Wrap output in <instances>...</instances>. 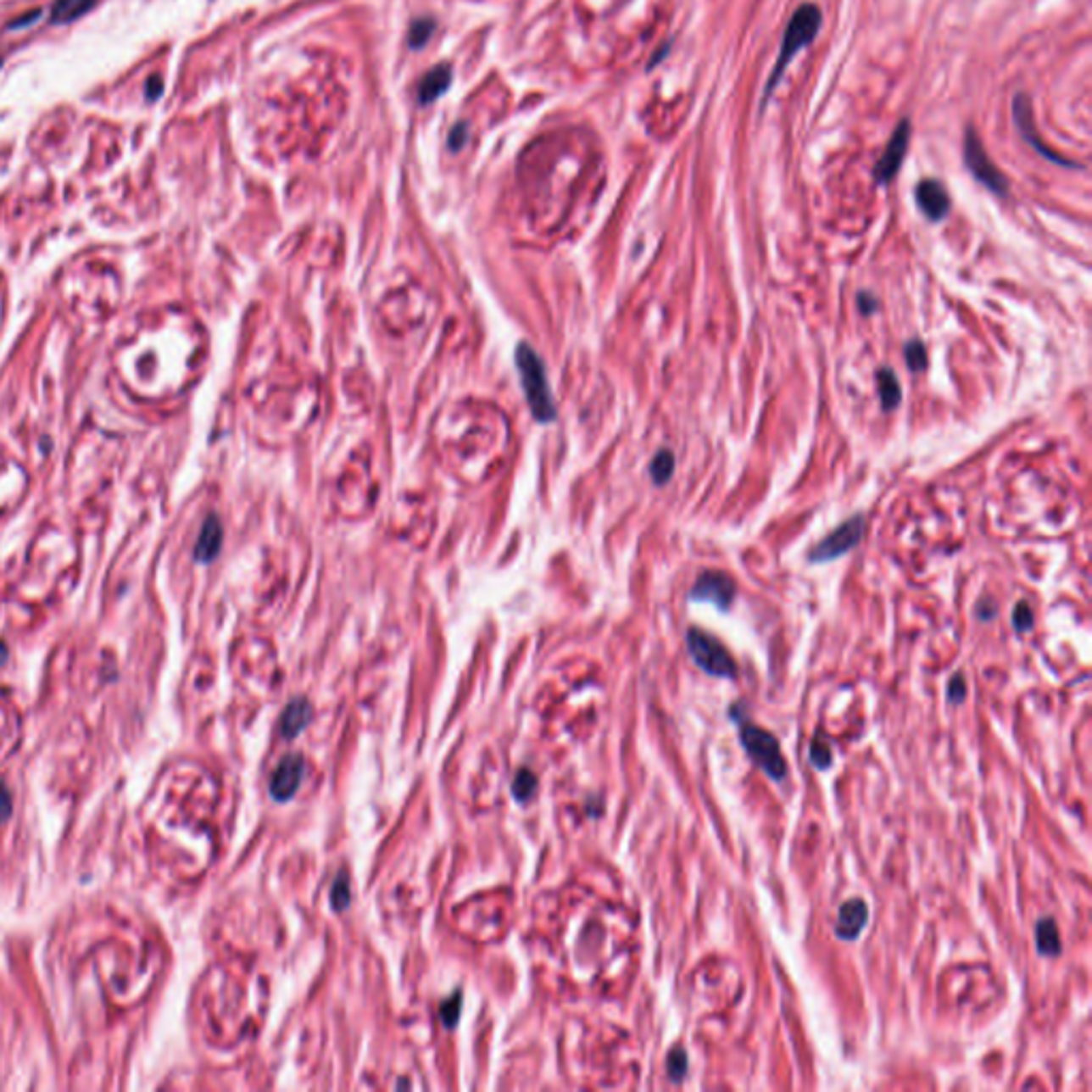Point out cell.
<instances>
[{
	"instance_id": "6da1fadb",
	"label": "cell",
	"mask_w": 1092,
	"mask_h": 1092,
	"mask_svg": "<svg viewBox=\"0 0 1092 1092\" xmlns=\"http://www.w3.org/2000/svg\"><path fill=\"white\" fill-rule=\"evenodd\" d=\"M516 367H519L521 382H523L525 399H527L529 410H532L533 419L538 423H551L557 416L555 404H553L551 388L546 380V370L542 359L533 353L529 344H519L515 353Z\"/></svg>"
},
{
	"instance_id": "7a4b0ae2",
	"label": "cell",
	"mask_w": 1092,
	"mask_h": 1092,
	"mask_svg": "<svg viewBox=\"0 0 1092 1092\" xmlns=\"http://www.w3.org/2000/svg\"><path fill=\"white\" fill-rule=\"evenodd\" d=\"M819 24H822V14L815 5H802L800 9H796V14L792 15L789 20L788 28H785L783 35V43H781L779 49V58H777L775 71H772L771 80H768L766 90H764V98H762V107L766 105L768 97L772 94V90L777 88L779 80L783 77V71L788 69V64L792 62V58L800 52L802 47L811 43L815 39L819 31Z\"/></svg>"
},
{
	"instance_id": "3957f363",
	"label": "cell",
	"mask_w": 1092,
	"mask_h": 1092,
	"mask_svg": "<svg viewBox=\"0 0 1092 1092\" xmlns=\"http://www.w3.org/2000/svg\"><path fill=\"white\" fill-rule=\"evenodd\" d=\"M736 723H738L740 730V743H743L749 758L754 760L772 781H783L785 775H788V764H785V758L781 755L779 740L771 732L747 722L744 717L738 719Z\"/></svg>"
},
{
	"instance_id": "277c9868",
	"label": "cell",
	"mask_w": 1092,
	"mask_h": 1092,
	"mask_svg": "<svg viewBox=\"0 0 1092 1092\" xmlns=\"http://www.w3.org/2000/svg\"><path fill=\"white\" fill-rule=\"evenodd\" d=\"M688 649L692 660L696 661V666H700L710 677L736 678V674H738L734 657L727 653V649L715 636L706 634L705 630L692 627L688 632Z\"/></svg>"
},
{
	"instance_id": "5b68a950",
	"label": "cell",
	"mask_w": 1092,
	"mask_h": 1092,
	"mask_svg": "<svg viewBox=\"0 0 1092 1092\" xmlns=\"http://www.w3.org/2000/svg\"><path fill=\"white\" fill-rule=\"evenodd\" d=\"M864 529H866V523H864L862 515H855L851 519H847L845 523L838 525L834 532H830L824 540L815 544L809 553V561L811 564H826V561H833L837 557H843L845 553H850L854 546H858L862 542Z\"/></svg>"
},
{
	"instance_id": "8992f818",
	"label": "cell",
	"mask_w": 1092,
	"mask_h": 1092,
	"mask_svg": "<svg viewBox=\"0 0 1092 1092\" xmlns=\"http://www.w3.org/2000/svg\"><path fill=\"white\" fill-rule=\"evenodd\" d=\"M965 163L979 184H983L994 194L1007 192V186H1009L1007 180H1005L1003 173L999 171V167L992 163L990 156L986 154L982 142H979L978 132H975L973 128H969L965 136Z\"/></svg>"
},
{
	"instance_id": "52a82bcc",
	"label": "cell",
	"mask_w": 1092,
	"mask_h": 1092,
	"mask_svg": "<svg viewBox=\"0 0 1092 1092\" xmlns=\"http://www.w3.org/2000/svg\"><path fill=\"white\" fill-rule=\"evenodd\" d=\"M734 581L719 570H705L692 587L694 602H709L719 610H727L734 599Z\"/></svg>"
},
{
	"instance_id": "ba28073f",
	"label": "cell",
	"mask_w": 1092,
	"mask_h": 1092,
	"mask_svg": "<svg viewBox=\"0 0 1092 1092\" xmlns=\"http://www.w3.org/2000/svg\"><path fill=\"white\" fill-rule=\"evenodd\" d=\"M909 135H911V124H909L907 120H903V122L896 126L890 143H888L883 156H881L879 163H877L875 167V180L879 181V184H888V181L899 173L900 164H903L905 160V154H907Z\"/></svg>"
},
{
	"instance_id": "9c48e42d",
	"label": "cell",
	"mask_w": 1092,
	"mask_h": 1092,
	"mask_svg": "<svg viewBox=\"0 0 1092 1092\" xmlns=\"http://www.w3.org/2000/svg\"><path fill=\"white\" fill-rule=\"evenodd\" d=\"M1013 120H1016V126L1020 128L1022 136L1027 139L1028 146L1035 148V150L1039 152L1041 156H1045V159L1052 160V163L1065 164V167H1075L1073 163H1069V160H1065V159H1061V156L1054 154V152L1050 150V148L1044 146V142H1041L1039 136H1037L1035 124H1033L1031 101H1028L1027 94H1017V97L1013 98Z\"/></svg>"
},
{
	"instance_id": "30bf717a",
	"label": "cell",
	"mask_w": 1092,
	"mask_h": 1092,
	"mask_svg": "<svg viewBox=\"0 0 1092 1092\" xmlns=\"http://www.w3.org/2000/svg\"><path fill=\"white\" fill-rule=\"evenodd\" d=\"M304 768L305 762L301 755H287L271 777V796L276 800H288V798L295 796L301 779H304Z\"/></svg>"
},
{
	"instance_id": "8fae6325",
	"label": "cell",
	"mask_w": 1092,
	"mask_h": 1092,
	"mask_svg": "<svg viewBox=\"0 0 1092 1092\" xmlns=\"http://www.w3.org/2000/svg\"><path fill=\"white\" fill-rule=\"evenodd\" d=\"M916 201L928 220L939 222L950 214V194L937 180H924L916 188Z\"/></svg>"
},
{
	"instance_id": "7c38bea8",
	"label": "cell",
	"mask_w": 1092,
	"mask_h": 1092,
	"mask_svg": "<svg viewBox=\"0 0 1092 1092\" xmlns=\"http://www.w3.org/2000/svg\"><path fill=\"white\" fill-rule=\"evenodd\" d=\"M868 922V907L862 899H850L838 909V922L834 933L843 941H854L860 937Z\"/></svg>"
},
{
	"instance_id": "4fadbf2b",
	"label": "cell",
	"mask_w": 1092,
	"mask_h": 1092,
	"mask_svg": "<svg viewBox=\"0 0 1092 1092\" xmlns=\"http://www.w3.org/2000/svg\"><path fill=\"white\" fill-rule=\"evenodd\" d=\"M222 546V525L218 521V516H208V521L203 523L201 533H198L197 546H194V557L201 564H209V561L216 560V555L220 553Z\"/></svg>"
},
{
	"instance_id": "5bb4252c",
	"label": "cell",
	"mask_w": 1092,
	"mask_h": 1092,
	"mask_svg": "<svg viewBox=\"0 0 1092 1092\" xmlns=\"http://www.w3.org/2000/svg\"><path fill=\"white\" fill-rule=\"evenodd\" d=\"M97 5L98 0H53L52 9H49V24L52 26L73 24L88 15Z\"/></svg>"
},
{
	"instance_id": "9a60e30c",
	"label": "cell",
	"mask_w": 1092,
	"mask_h": 1092,
	"mask_svg": "<svg viewBox=\"0 0 1092 1092\" xmlns=\"http://www.w3.org/2000/svg\"><path fill=\"white\" fill-rule=\"evenodd\" d=\"M450 80H453V71H450L448 64L433 66L432 71H429L419 84L421 105H429V103L437 101V98L448 90Z\"/></svg>"
},
{
	"instance_id": "2e32d148",
	"label": "cell",
	"mask_w": 1092,
	"mask_h": 1092,
	"mask_svg": "<svg viewBox=\"0 0 1092 1092\" xmlns=\"http://www.w3.org/2000/svg\"><path fill=\"white\" fill-rule=\"evenodd\" d=\"M309 722H312V706H309V702L292 700L291 705L284 709L280 730H282V734L287 736V738H295V736L299 734Z\"/></svg>"
},
{
	"instance_id": "e0dca14e",
	"label": "cell",
	"mask_w": 1092,
	"mask_h": 1092,
	"mask_svg": "<svg viewBox=\"0 0 1092 1092\" xmlns=\"http://www.w3.org/2000/svg\"><path fill=\"white\" fill-rule=\"evenodd\" d=\"M877 384H879L881 405H883L885 412L899 408L900 399H903V391H900L899 378H896V374L890 370V367L879 370V374H877Z\"/></svg>"
},
{
	"instance_id": "ac0fdd59",
	"label": "cell",
	"mask_w": 1092,
	"mask_h": 1092,
	"mask_svg": "<svg viewBox=\"0 0 1092 1092\" xmlns=\"http://www.w3.org/2000/svg\"><path fill=\"white\" fill-rule=\"evenodd\" d=\"M1035 937H1037V950H1039V954L1058 956L1062 951L1061 937H1058V928L1056 924H1054L1052 917H1044V920L1037 922Z\"/></svg>"
},
{
	"instance_id": "d6986e66",
	"label": "cell",
	"mask_w": 1092,
	"mask_h": 1092,
	"mask_svg": "<svg viewBox=\"0 0 1092 1092\" xmlns=\"http://www.w3.org/2000/svg\"><path fill=\"white\" fill-rule=\"evenodd\" d=\"M649 471H651V478L655 485H666L674 474V454L670 450H660L653 457Z\"/></svg>"
},
{
	"instance_id": "ffe728a7",
	"label": "cell",
	"mask_w": 1092,
	"mask_h": 1092,
	"mask_svg": "<svg viewBox=\"0 0 1092 1092\" xmlns=\"http://www.w3.org/2000/svg\"><path fill=\"white\" fill-rule=\"evenodd\" d=\"M905 361H907L909 370L911 371H924L926 365H928V353H926V346L922 339H911L905 344Z\"/></svg>"
},
{
	"instance_id": "44dd1931",
	"label": "cell",
	"mask_w": 1092,
	"mask_h": 1092,
	"mask_svg": "<svg viewBox=\"0 0 1092 1092\" xmlns=\"http://www.w3.org/2000/svg\"><path fill=\"white\" fill-rule=\"evenodd\" d=\"M666 1069H668V1078L672 1079L674 1084L685 1079V1075H688V1052H685L681 1045L670 1050L668 1061H666Z\"/></svg>"
},
{
	"instance_id": "7402d4cb",
	"label": "cell",
	"mask_w": 1092,
	"mask_h": 1092,
	"mask_svg": "<svg viewBox=\"0 0 1092 1092\" xmlns=\"http://www.w3.org/2000/svg\"><path fill=\"white\" fill-rule=\"evenodd\" d=\"M809 755H811V762H813V766L822 768V771H826V768H828L830 764H833V751H830V744H828V740L824 738V736L817 734L813 740H811Z\"/></svg>"
},
{
	"instance_id": "603a6c76",
	"label": "cell",
	"mask_w": 1092,
	"mask_h": 1092,
	"mask_svg": "<svg viewBox=\"0 0 1092 1092\" xmlns=\"http://www.w3.org/2000/svg\"><path fill=\"white\" fill-rule=\"evenodd\" d=\"M533 792H536V777L529 771H521L512 781V794L516 800L525 802L533 796Z\"/></svg>"
},
{
	"instance_id": "cb8c5ba5",
	"label": "cell",
	"mask_w": 1092,
	"mask_h": 1092,
	"mask_svg": "<svg viewBox=\"0 0 1092 1092\" xmlns=\"http://www.w3.org/2000/svg\"><path fill=\"white\" fill-rule=\"evenodd\" d=\"M1013 627L1017 632H1028L1035 623V615H1033V608L1028 606V602H1017L1016 608H1013Z\"/></svg>"
},
{
	"instance_id": "d4e9b609",
	"label": "cell",
	"mask_w": 1092,
	"mask_h": 1092,
	"mask_svg": "<svg viewBox=\"0 0 1092 1092\" xmlns=\"http://www.w3.org/2000/svg\"><path fill=\"white\" fill-rule=\"evenodd\" d=\"M331 900H333V907L337 909V911L346 909V905L350 903V885H348V877H346L344 872H339L337 881L333 883Z\"/></svg>"
},
{
	"instance_id": "484cf974",
	"label": "cell",
	"mask_w": 1092,
	"mask_h": 1092,
	"mask_svg": "<svg viewBox=\"0 0 1092 1092\" xmlns=\"http://www.w3.org/2000/svg\"><path fill=\"white\" fill-rule=\"evenodd\" d=\"M433 32V22L432 20H419L415 22V26L410 28V45L412 47H423L427 43V39L432 36Z\"/></svg>"
},
{
	"instance_id": "4316f807",
	"label": "cell",
	"mask_w": 1092,
	"mask_h": 1092,
	"mask_svg": "<svg viewBox=\"0 0 1092 1092\" xmlns=\"http://www.w3.org/2000/svg\"><path fill=\"white\" fill-rule=\"evenodd\" d=\"M459 1011H461V994H454L453 999L446 1000V1003L442 1005L440 1016H442V1020H444V1027L450 1028V1027H454V1024H457Z\"/></svg>"
},
{
	"instance_id": "83f0119b",
	"label": "cell",
	"mask_w": 1092,
	"mask_h": 1092,
	"mask_svg": "<svg viewBox=\"0 0 1092 1092\" xmlns=\"http://www.w3.org/2000/svg\"><path fill=\"white\" fill-rule=\"evenodd\" d=\"M947 698H950V702H962L967 698V682L961 672H956L954 677L950 678V685H947Z\"/></svg>"
},
{
	"instance_id": "f1b7e54d",
	"label": "cell",
	"mask_w": 1092,
	"mask_h": 1092,
	"mask_svg": "<svg viewBox=\"0 0 1092 1092\" xmlns=\"http://www.w3.org/2000/svg\"><path fill=\"white\" fill-rule=\"evenodd\" d=\"M41 14H43V11H41V9H36V11H28V14L20 15L18 20H14V22L7 24V31H22V28L32 26V24L39 22V20H41Z\"/></svg>"
},
{
	"instance_id": "f546056e",
	"label": "cell",
	"mask_w": 1092,
	"mask_h": 1092,
	"mask_svg": "<svg viewBox=\"0 0 1092 1092\" xmlns=\"http://www.w3.org/2000/svg\"><path fill=\"white\" fill-rule=\"evenodd\" d=\"M163 90H164L163 77H160V75H152L150 80H148V84H146V98H148V101H150V103L159 101V98L163 97Z\"/></svg>"
},
{
	"instance_id": "4dcf8cb0",
	"label": "cell",
	"mask_w": 1092,
	"mask_h": 1092,
	"mask_svg": "<svg viewBox=\"0 0 1092 1092\" xmlns=\"http://www.w3.org/2000/svg\"><path fill=\"white\" fill-rule=\"evenodd\" d=\"M858 308H860V312L864 314V316H871V314L875 312L877 308H879V304H877V299L871 295V292H860V295H858Z\"/></svg>"
},
{
	"instance_id": "1f68e13d",
	"label": "cell",
	"mask_w": 1092,
	"mask_h": 1092,
	"mask_svg": "<svg viewBox=\"0 0 1092 1092\" xmlns=\"http://www.w3.org/2000/svg\"><path fill=\"white\" fill-rule=\"evenodd\" d=\"M978 617L982 621H990V619L996 617V604L992 599H982L978 604Z\"/></svg>"
},
{
	"instance_id": "d6a6232c",
	"label": "cell",
	"mask_w": 1092,
	"mask_h": 1092,
	"mask_svg": "<svg viewBox=\"0 0 1092 1092\" xmlns=\"http://www.w3.org/2000/svg\"><path fill=\"white\" fill-rule=\"evenodd\" d=\"M11 813V798L5 789H0V819Z\"/></svg>"
},
{
	"instance_id": "836d02e7",
	"label": "cell",
	"mask_w": 1092,
	"mask_h": 1092,
	"mask_svg": "<svg viewBox=\"0 0 1092 1092\" xmlns=\"http://www.w3.org/2000/svg\"><path fill=\"white\" fill-rule=\"evenodd\" d=\"M463 128H465V126H463V124H459L457 131L450 132V142H453V139H454V142H457V143H454V146H453L454 150H457V148H461V142H463Z\"/></svg>"
},
{
	"instance_id": "e575fe53",
	"label": "cell",
	"mask_w": 1092,
	"mask_h": 1092,
	"mask_svg": "<svg viewBox=\"0 0 1092 1092\" xmlns=\"http://www.w3.org/2000/svg\"><path fill=\"white\" fill-rule=\"evenodd\" d=\"M3 62H5V60H3V58H0V66H3Z\"/></svg>"
}]
</instances>
